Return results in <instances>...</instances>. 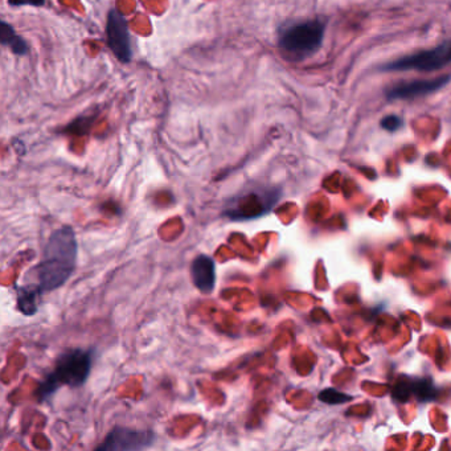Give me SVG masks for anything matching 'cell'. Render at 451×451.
<instances>
[{
	"label": "cell",
	"mask_w": 451,
	"mask_h": 451,
	"mask_svg": "<svg viewBox=\"0 0 451 451\" xmlns=\"http://www.w3.org/2000/svg\"><path fill=\"white\" fill-rule=\"evenodd\" d=\"M78 246L72 226H62L52 233L40 264L33 269L36 285L42 293L57 290L72 277L77 265Z\"/></svg>",
	"instance_id": "6da1fadb"
},
{
	"label": "cell",
	"mask_w": 451,
	"mask_h": 451,
	"mask_svg": "<svg viewBox=\"0 0 451 451\" xmlns=\"http://www.w3.org/2000/svg\"><path fill=\"white\" fill-rule=\"evenodd\" d=\"M326 31L322 19L285 24L278 32V49L287 62L306 60L320 49Z\"/></svg>",
	"instance_id": "7a4b0ae2"
},
{
	"label": "cell",
	"mask_w": 451,
	"mask_h": 451,
	"mask_svg": "<svg viewBox=\"0 0 451 451\" xmlns=\"http://www.w3.org/2000/svg\"><path fill=\"white\" fill-rule=\"evenodd\" d=\"M93 355L88 349H71L56 361L51 373L41 382L37 393L39 399L51 397L62 385L80 388L89 377L92 370Z\"/></svg>",
	"instance_id": "3957f363"
},
{
	"label": "cell",
	"mask_w": 451,
	"mask_h": 451,
	"mask_svg": "<svg viewBox=\"0 0 451 451\" xmlns=\"http://www.w3.org/2000/svg\"><path fill=\"white\" fill-rule=\"evenodd\" d=\"M451 64V40L445 41L441 45L418 52L410 56L387 62L380 66L382 72H402V71H418V72H434Z\"/></svg>",
	"instance_id": "277c9868"
},
{
	"label": "cell",
	"mask_w": 451,
	"mask_h": 451,
	"mask_svg": "<svg viewBox=\"0 0 451 451\" xmlns=\"http://www.w3.org/2000/svg\"><path fill=\"white\" fill-rule=\"evenodd\" d=\"M106 42L114 57L122 64L133 62V40L129 21L117 8H112L106 18Z\"/></svg>",
	"instance_id": "5b68a950"
},
{
	"label": "cell",
	"mask_w": 451,
	"mask_h": 451,
	"mask_svg": "<svg viewBox=\"0 0 451 451\" xmlns=\"http://www.w3.org/2000/svg\"><path fill=\"white\" fill-rule=\"evenodd\" d=\"M154 442L155 434L153 431L135 430V429L118 426L106 435V438L97 447V450H144L151 447Z\"/></svg>",
	"instance_id": "8992f818"
},
{
	"label": "cell",
	"mask_w": 451,
	"mask_h": 451,
	"mask_svg": "<svg viewBox=\"0 0 451 451\" xmlns=\"http://www.w3.org/2000/svg\"><path fill=\"white\" fill-rule=\"evenodd\" d=\"M451 81V76H442L434 80H416V81H406L396 83L394 86L390 88L385 95L390 101L396 100H411L422 95H428L431 93H435L442 88H445Z\"/></svg>",
	"instance_id": "52a82bcc"
},
{
	"label": "cell",
	"mask_w": 451,
	"mask_h": 451,
	"mask_svg": "<svg viewBox=\"0 0 451 451\" xmlns=\"http://www.w3.org/2000/svg\"><path fill=\"white\" fill-rule=\"evenodd\" d=\"M274 200L273 196H267L266 192H250L242 196H237L232 200V205L228 208L226 215L232 217V220H247L249 217H257L256 209L261 215L265 213L266 208H270V203Z\"/></svg>",
	"instance_id": "ba28073f"
},
{
	"label": "cell",
	"mask_w": 451,
	"mask_h": 451,
	"mask_svg": "<svg viewBox=\"0 0 451 451\" xmlns=\"http://www.w3.org/2000/svg\"><path fill=\"white\" fill-rule=\"evenodd\" d=\"M191 278L200 293L212 294L216 287L215 259L206 254L196 257L191 265Z\"/></svg>",
	"instance_id": "9c48e42d"
},
{
	"label": "cell",
	"mask_w": 451,
	"mask_h": 451,
	"mask_svg": "<svg viewBox=\"0 0 451 451\" xmlns=\"http://www.w3.org/2000/svg\"><path fill=\"white\" fill-rule=\"evenodd\" d=\"M411 396L422 401L430 400L435 396V387L430 379L399 380L393 388V397L399 402H405Z\"/></svg>",
	"instance_id": "30bf717a"
},
{
	"label": "cell",
	"mask_w": 451,
	"mask_h": 451,
	"mask_svg": "<svg viewBox=\"0 0 451 451\" xmlns=\"http://www.w3.org/2000/svg\"><path fill=\"white\" fill-rule=\"evenodd\" d=\"M0 44L10 48L16 56H25L30 52L27 41L19 36L13 27L6 20L0 21Z\"/></svg>",
	"instance_id": "8fae6325"
},
{
	"label": "cell",
	"mask_w": 451,
	"mask_h": 451,
	"mask_svg": "<svg viewBox=\"0 0 451 451\" xmlns=\"http://www.w3.org/2000/svg\"><path fill=\"white\" fill-rule=\"evenodd\" d=\"M41 293L42 291L37 285L18 287V293H16L18 308L24 315H33L37 311Z\"/></svg>",
	"instance_id": "7c38bea8"
},
{
	"label": "cell",
	"mask_w": 451,
	"mask_h": 451,
	"mask_svg": "<svg viewBox=\"0 0 451 451\" xmlns=\"http://www.w3.org/2000/svg\"><path fill=\"white\" fill-rule=\"evenodd\" d=\"M351 399H352L351 396L340 393L339 390H332V388L323 390L319 394V400L327 402V404H341V402H346V401H349Z\"/></svg>",
	"instance_id": "4fadbf2b"
},
{
	"label": "cell",
	"mask_w": 451,
	"mask_h": 451,
	"mask_svg": "<svg viewBox=\"0 0 451 451\" xmlns=\"http://www.w3.org/2000/svg\"><path fill=\"white\" fill-rule=\"evenodd\" d=\"M402 119H401L400 117H397V115H387V117H384L382 119H381V127L384 129V130H387V131H390V133H393V131H397L399 129H400L401 126H402Z\"/></svg>",
	"instance_id": "5bb4252c"
},
{
	"label": "cell",
	"mask_w": 451,
	"mask_h": 451,
	"mask_svg": "<svg viewBox=\"0 0 451 451\" xmlns=\"http://www.w3.org/2000/svg\"><path fill=\"white\" fill-rule=\"evenodd\" d=\"M11 7H24V6H32V7H41L45 4V0H8Z\"/></svg>",
	"instance_id": "9a60e30c"
}]
</instances>
